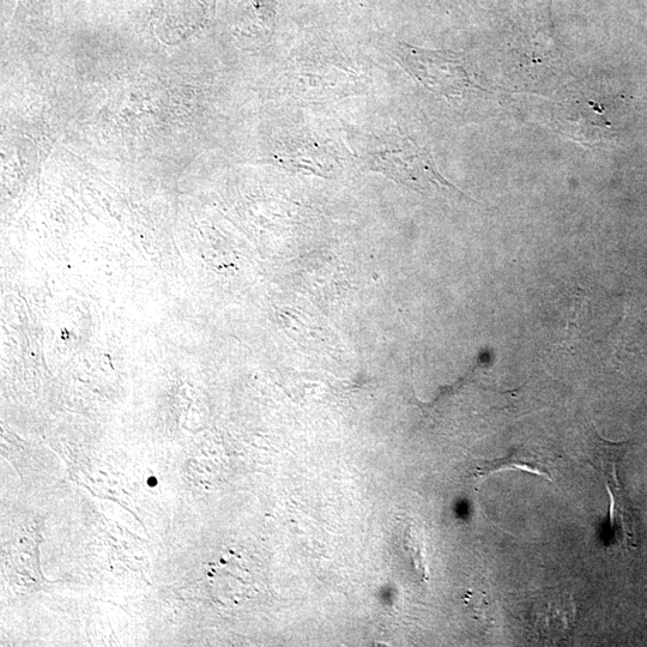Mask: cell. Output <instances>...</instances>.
I'll list each match as a JSON object with an SVG mask.
<instances>
[{
  "mask_svg": "<svg viewBox=\"0 0 647 647\" xmlns=\"http://www.w3.org/2000/svg\"><path fill=\"white\" fill-rule=\"evenodd\" d=\"M627 443H610L595 431L591 434L589 462L604 477L607 491L612 499L610 518L615 534L624 546L636 547V528L630 501L618 477V463L626 451Z\"/></svg>",
  "mask_w": 647,
  "mask_h": 647,
  "instance_id": "3",
  "label": "cell"
},
{
  "mask_svg": "<svg viewBox=\"0 0 647 647\" xmlns=\"http://www.w3.org/2000/svg\"><path fill=\"white\" fill-rule=\"evenodd\" d=\"M398 56L410 74L434 94L458 100L480 88L467 60L459 54L402 45Z\"/></svg>",
  "mask_w": 647,
  "mask_h": 647,
  "instance_id": "2",
  "label": "cell"
},
{
  "mask_svg": "<svg viewBox=\"0 0 647 647\" xmlns=\"http://www.w3.org/2000/svg\"><path fill=\"white\" fill-rule=\"evenodd\" d=\"M555 462L554 458L546 456V453L532 450L513 451L510 456L495 459L481 465L477 474L486 477L506 470H523L526 473L542 476L544 479L554 481Z\"/></svg>",
  "mask_w": 647,
  "mask_h": 647,
  "instance_id": "4",
  "label": "cell"
},
{
  "mask_svg": "<svg viewBox=\"0 0 647 647\" xmlns=\"http://www.w3.org/2000/svg\"><path fill=\"white\" fill-rule=\"evenodd\" d=\"M373 169L422 193L458 192L441 177L431 154L403 135L388 136L371 151Z\"/></svg>",
  "mask_w": 647,
  "mask_h": 647,
  "instance_id": "1",
  "label": "cell"
},
{
  "mask_svg": "<svg viewBox=\"0 0 647 647\" xmlns=\"http://www.w3.org/2000/svg\"><path fill=\"white\" fill-rule=\"evenodd\" d=\"M199 3L201 0H162L156 14L157 27L171 29L178 22L186 27L187 32L191 27L197 28L199 20L196 16V4Z\"/></svg>",
  "mask_w": 647,
  "mask_h": 647,
  "instance_id": "5",
  "label": "cell"
}]
</instances>
